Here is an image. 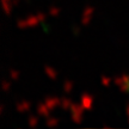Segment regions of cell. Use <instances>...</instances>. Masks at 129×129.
Returning a JSON list of instances; mask_svg holds the SVG:
<instances>
[{"label":"cell","instance_id":"277c9868","mask_svg":"<svg viewBox=\"0 0 129 129\" xmlns=\"http://www.w3.org/2000/svg\"><path fill=\"white\" fill-rule=\"evenodd\" d=\"M93 12H94V9H93L92 6H86V9H85L84 14H83V19H81V23H83L84 25H88V24H90Z\"/></svg>","mask_w":129,"mask_h":129},{"label":"cell","instance_id":"8fae6325","mask_svg":"<svg viewBox=\"0 0 129 129\" xmlns=\"http://www.w3.org/2000/svg\"><path fill=\"white\" fill-rule=\"evenodd\" d=\"M61 106H62L63 110H67V109H71L72 103H71L69 99H62V102H61Z\"/></svg>","mask_w":129,"mask_h":129},{"label":"cell","instance_id":"ac0fdd59","mask_svg":"<svg viewBox=\"0 0 129 129\" xmlns=\"http://www.w3.org/2000/svg\"><path fill=\"white\" fill-rule=\"evenodd\" d=\"M19 3V0H13V3H12V5H14V6H17V4Z\"/></svg>","mask_w":129,"mask_h":129},{"label":"cell","instance_id":"52a82bcc","mask_svg":"<svg viewBox=\"0 0 129 129\" xmlns=\"http://www.w3.org/2000/svg\"><path fill=\"white\" fill-rule=\"evenodd\" d=\"M30 109V103L26 101H23L17 104V110L20 111V112H24V111H28Z\"/></svg>","mask_w":129,"mask_h":129},{"label":"cell","instance_id":"5b68a950","mask_svg":"<svg viewBox=\"0 0 129 129\" xmlns=\"http://www.w3.org/2000/svg\"><path fill=\"white\" fill-rule=\"evenodd\" d=\"M49 111H50V109H49V106L47 105L46 103H44V104H40V105L37 106V112H38V115L43 116V117H48Z\"/></svg>","mask_w":129,"mask_h":129},{"label":"cell","instance_id":"9c48e42d","mask_svg":"<svg viewBox=\"0 0 129 129\" xmlns=\"http://www.w3.org/2000/svg\"><path fill=\"white\" fill-rule=\"evenodd\" d=\"M3 1V7H4V11L6 14H10L11 13V1L10 0H1Z\"/></svg>","mask_w":129,"mask_h":129},{"label":"cell","instance_id":"2e32d148","mask_svg":"<svg viewBox=\"0 0 129 129\" xmlns=\"http://www.w3.org/2000/svg\"><path fill=\"white\" fill-rule=\"evenodd\" d=\"M10 75H11V79H12V80H17V79L19 78V72H17V71H11V72H10Z\"/></svg>","mask_w":129,"mask_h":129},{"label":"cell","instance_id":"9a60e30c","mask_svg":"<svg viewBox=\"0 0 129 129\" xmlns=\"http://www.w3.org/2000/svg\"><path fill=\"white\" fill-rule=\"evenodd\" d=\"M111 83V79L108 78V77H102V84L104 85V86H109Z\"/></svg>","mask_w":129,"mask_h":129},{"label":"cell","instance_id":"30bf717a","mask_svg":"<svg viewBox=\"0 0 129 129\" xmlns=\"http://www.w3.org/2000/svg\"><path fill=\"white\" fill-rule=\"evenodd\" d=\"M63 90H64V92H71L72 90H73V83L72 81H69V80H66L63 84Z\"/></svg>","mask_w":129,"mask_h":129},{"label":"cell","instance_id":"44dd1931","mask_svg":"<svg viewBox=\"0 0 129 129\" xmlns=\"http://www.w3.org/2000/svg\"><path fill=\"white\" fill-rule=\"evenodd\" d=\"M10 1H11V0H10Z\"/></svg>","mask_w":129,"mask_h":129},{"label":"cell","instance_id":"4fadbf2b","mask_svg":"<svg viewBox=\"0 0 129 129\" xmlns=\"http://www.w3.org/2000/svg\"><path fill=\"white\" fill-rule=\"evenodd\" d=\"M59 123L57 118H47V125L48 127H56Z\"/></svg>","mask_w":129,"mask_h":129},{"label":"cell","instance_id":"7a4b0ae2","mask_svg":"<svg viewBox=\"0 0 129 129\" xmlns=\"http://www.w3.org/2000/svg\"><path fill=\"white\" fill-rule=\"evenodd\" d=\"M69 110L72 111V120L75 123H81V121L84 120V106L79 104H72Z\"/></svg>","mask_w":129,"mask_h":129},{"label":"cell","instance_id":"ffe728a7","mask_svg":"<svg viewBox=\"0 0 129 129\" xmlns=\"http://www.w3.org/2000/svg\"><path fill=\"white\" fill-rule=\"evenodd\" d=\"M74 32H75V34H77V32H79V29H78V28L74 29ZM77 35H78V34H77Z\"/></svg>","mask_w":129,"mask_h":129},{"label":"cell","instance_id":"7c38bea8","mask_svg":"<svg viewBox=\"0 0 129 129\" xmlns=\"http://www.w3.org/2000/svg\"><path fill=\"white\" fill-rule=\"evenodd\" d=\"M38 123V118L35 117V116H30V118H29V125L31 127V128H35Z\"/></svg>","mask_w":129,"mask_h":129},{"label":"cell","instance_id":"ba28073f","mask_svg":"<svg viewBox=\"0 0 129 129\" xmlns=\"http://www.w3.org/2000/svg\"><path fill=\"white\" fill-rule=\"evenodd\" d=\"M44 69H46L47 75H48L51 80H55V79L57 78V72H56L54 68H51V67H49V66H46V68Z\"/></svg>","mask_w":129,"mask_h":129},{"label":"cell","instance_id":"5bb4252c","mask_svg":"<svg viewBox=\"0 0 129 129\" xmlns=\"http://www.w3.org/2000/svg\"><path fill=\"white\" fill-rule=\"evenodd\" d=\"M59 13H60V9H57V7H55V6L50 7V10H49V14H51L53 17L59 16Z\"/></svg>","mask_w":129,"mask_h":129},{"label":"cell","instance_id":"d6986e66","mask_svg":"<svg viewBox=\"0 0 129 129\" xmlns=\"http://www.w3.org/2000/svg\"><path fill=\"white\" fill-rule=\"evenodd\" d=\"M127 115L129 116V104H128V105H127Z\"/></svg>","mask_w":129,"mask_h":129},{"label":"cell","instance_id":"6da1fadb","mask_svg":"<svg viewBox=\"0 0 129 129\" xmlns=\"http://www.w3.org/2000/svg\"><path fill=\"white\" fill-rule=\"evenodd\" d=\"M46 17L47 16L43 13H38V14H36V16H29L26 19H20V20H18V26L20 29L35 26L37 24L44 22V20H46Z\"/></svg>","mask_w":129,"mask_h":129},{"label":"cell","instance_id":"8992f818","mask_svg":"<svg viewBox=\"0 0 129 129\" xmlns=\"http://www.w3.org/2000/svg\"><path fill=\"white\" fill-rule=\"evenodd\" d=\"M46 104L49 106V109H50V110H54L57 105H60L61 102L59 101L57 98H51L50 97V98H47L46 99Z\"/></svg>","mask_w":129,"mask_h":129},{"label":"cell","instance_id":"e0dca14e","mask_svg":"<svg viewBox=\"0 0 129 129\" xmlns=\"http://www.w3.org/2000/svg\"><path fill=\"white\" fill-rule=\"evenodd\" d=\"M10 86H11V85H10V81H4V83H3V90H4V91H7L10 88Z\"/></svg>","mask_w":129,"mask_h":129},{"label":"cell","instance_id":"3957f363","mask_svg":"<svg viewBox=\"0 0 129 129\" xmlns=\"http://www.w3.org/2000/svg\"><path fill=\"white\" fill-rule=\"evenodd\" d=\"M93 97L88 93H83L81 96V104H83L85 110H91L93 106Z\"/></svg>","mask_w":129,"mask_h":129}]
</instances>
